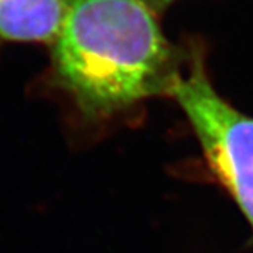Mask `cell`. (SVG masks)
<instances>
[{
  "mask_svg": "<svg viewBox=\"0 0 253 253\" xmlns=\"http://www.w3.org/2000/svg\"><path fill=\"white\" fill-rule=\"evenodd\" d=\"M169 96L199 138L208 166L253 228V117L224 100L208 79L200 52L191 56Z\"/></svg>",
  "mask_w": 253,
  "mask_h": 253,
  "instance_id": "2",
  "label": "cell"
},
{
  "mask_svg": "<svg viewBox=\"0 0 253 253\" xmlns=\"http://www.w3.org/2000/svg\"><path fill=\"white\" fill-rule=\"evenodd\" d=\"M71 0H0V44H52Z\"/></svg>",
  "mask_w": 253,
  "mask_h": 253,
  "instance_id": "3",
  "label": "cell"
},
{
  "mask_svg": "<svg viewBox=\"0 0 253 253\" xmlns=\"http://www.w3.org/2000/svg\"><path fill=\"white\" fill-rule=\"evenodd\" d=\"M183 61L145 0H71L51 73L86 117L107 118L169 96Z\"/></svg>",
  "mask_w": 253,
  "mask_h": 253,
  "instance_id": "1",
  "label": "cell"
},
{
  "mask_svg": "<svg viewBox=\"0 0 253 253\" xmlns=\"http://www.w3.org/2000/svg\"><path fill=\"white\" fill-rule=\"evenodd\" d=\"M151 7H154L156 11L158 10L163 9V7H166V6H169L170 3H173L174 0H145Z\"/></svg>",
  "mask_w": 253,
  "mask_h": 253,
  "instance_id": "4",
  "label": "cell"
}]
</instances>
